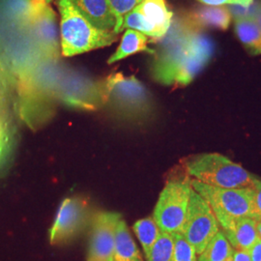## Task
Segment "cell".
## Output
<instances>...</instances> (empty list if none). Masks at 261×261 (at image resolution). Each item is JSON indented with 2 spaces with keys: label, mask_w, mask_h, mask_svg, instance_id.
I'll list each match as a JSON object with an SVG mask.
<instances>
[{
  "label": "cell",
  "mask_w": 261,
  "mask_h": 261,
  "mask_svg": "<svg viewBox=\"0 0 261 261\" xmlns=\"http://www.w3.org/2000/svg\"><path fill=\"white\" fill-rule=\"evenodd\" d=\"M56 62L47 60L46 64L29 67L19 74L16 111L32 130L41 129L54 115L56 86L63 72Z\"/></svg>",
  "instance_id": "1"
},
{
  "label": "cell",
  "mask_w": 261,
  "mask_h": 261,
  "mask_svg": "<svg viewBox=\"0 0 261 261\" xmlns=\"http://www.w3.org/2000/svg\"><path fill=\"white\" fill-rule=\"evenodd\" d=\"M103 82L106 93L103 108L118 120L129 124H142L153 116L152 97L136 76L115 73Z\"/></svg>",
  "instance_id": "2"
},
{
  "label": "cell",
  "mask_w": 261,
  "mask_h": 261,
  "mask_svg": "<svg viewBox=\"0 0 261 261\" xmlns=\"http://www.w3.org/2000/svg\"><path fill=\"white\" fill-rule=\"evenodd\" d=\"M60 13L61 55L66 57L109 47L117 41L113 31L93 27L75 9L71 0H57Z\"/></svg>",
  "instance_id": "3"
},
{
  "label": "cell",
  "mask_w": 261,
  "mask_h": 261,
  "mask_svg": "<svg viewBox=\"0 0 261 261\" xmlns=\"http://www.w3.org/2000/svg\"><path fill=\"white\" fill-rule=\"evenodd\" d=\"M187 174L208 186L224 189L252 188L256 179L241 165L219 153H200L184 159Z\"/></svg>",
  "instance_id": "4"
},
{
  "label": "cell",
  "mask_w": 261,
  "mask_h": 261,
  "mask_svg": "<svg viewBox=\"0 0 261 261\" xmlns=\"http://www.w3.org/2000/svg\"><path fill=\"white\" fill-rule=\"evenodd\" d=\"M192 191L191 177L181 166L178 167L168 178L154 209L153 219L161 231L181 233Z\"/></svg>",
  "instance_id": "5"
},
{
  "label": "cell",
  "mask_w": 261,
  "mask_h": 261,
  "mask_svg": "<svg viewBox=\"0 0 261 261\" xmlns=\"http://www.w3.org/2000/svg\"><path fill=\"white\" fill-rule=\"evenodd\" d=\"M191 184L196 193L202 196L211 207L221 230L231 227L242 218H252V188H216L192 178Z\"/></svg>",
  "instance_id": "6"
},
{
  "label": "cell",
  "mask_w": 261,
  "mask_h": 261,
  "mask_svg": "<svg viewBox=\"0 0 261 261\" xmlns=\"http://www.w3.org/2000/svg\"><path fill=\"white\" fill-rule=\"evenodd\" d=\"M56 95L57 102L82 111L100 110L106 102L103 81L94 82L75 72H62Z\"/></svg>",
  "instance_id": "7"
},
{
  "label": "cell",
  "mask_w": 261,
  "mask_h": 261,
  "mask_svg": "<svg viewBox=\"0 0 261 261\" xmlns=\"http://www.w3.org/2000/svg\"><path fill=\"white\" fill-rule=\"evenodd\" d=\"M94 215L88 200L83 196L67 197L59 207L49 230V243L59 246L71 242L91 225Z\"/></svg>",
  "instance_id": "8"
},
{
  "label": "cell",
  "mask_w": 261,
  "mask_h": 261,
  "mask_svg": "<svg viewBox=\"0 0 261 261\" xmlns=\"http://www.w3.org/2000/svg\"><path fill=\"white\" fill-rule=\"evenodd\" d=\"M220 230L211 207L193 189L185 223L180 234L195 248L196 255H199Z\"/></svg>",
  "instance_id": "9"
},
{
  "label": "cell",
  "mask_w": 261,
  "mask_h": 261,
  "mask_svg": "<svg viewBox=\"0 0 261 261\" xmlns=\"http://www.w3.org/2000/svg\"><path fill=\"white\" fill-rule=\"evenodd\" d=\"M159 53L151 68L155 81L165 85H175L178 75L185 65L193 30L176 29Z\"/></svg>",
  "instance_id": "10"
},
{
  "label": "cell",
  "mask_w": 261,
  "mask_h": 261,
  "mask_svg": "<svg viewBox=\"0 0 261 261\" xmlns=\"http://www.w3.org/2000/svg\"><path fill=\"white\" fill-rule=\"evenodd\" d=\"M31 31L43 58L58 61L61 54L60 39L55 11L49 5L31 8L27 25Z\"/></svg>",
  "instance_id": "11"
},
{
  "label": "cell",
  "mask_w": 261,
  "mask_h": 261,
  "mask_svg": "<svg viewBox=\"0 0 261 261\" xmlns=\"http://www.w3.org/2000/svg\"><path fill=\"white\" fill-rule=\"evenodd\" d=\"M121 215L101 211L95 213L90 225L86 261H113L115 228Z\"/></svg>",
  "instance_id": "12"
},
{
  "label": "cell",
  "mask_w": 261,
  "mask_h": 261,
  "mask_svg": "<svg viewBox=\"0 0 261 261\" xmlns=\"http://www.w3.org/2000/svg\"><path fill=\"white\" fill-rule=\"evenodd\" d=\"M214 54V44L210 38L193 31L190 39L189 56L186 63L178 75L175 85L186 86L207 65Z\"/></svg>",
  "instance_id": "13"
},
{
  "label": "cell",
  "mask_w": 261,
  "mask_h": 261,
  "mask_svg": "<svg viewBox=\"0 0 261 261\" xmlns=\"http://www.w3.org/2000/svg\"><path fill=\"white\" fill-rule=\"evenodd\" d=\"M71 2L95 28L107 31L114 30L116 21L108 0H71Z\"/></svg>",
  "instance_id": "14"
},
{
  "label": "cell",
  "mask_w": 261,
  "mask_h": 261,
  "mask_svg": "<svg viewBox=\"0 0 261 261\" xmlns=\"http://www.w3.org/2000/svg\"><path fill=\"white\" fill-rule=\"evenodd\" d=\"M139 7L144 19L155 28L159 39L165 38L171 27L173 17L166 0H143Z\"/></svg>",
  "instance_id": "15"
},
{
  "label": "cell",
  "mask_w": 261,
  "mask_h": 261,
  "mask_svg": "<svg viewBox=\"0 0 261 261\" xmlns=\"http://www.w3.org/2000/svg\"><path fill=\"white\" fill-rule=\"evenodd\" d=\"M222 232L233 250L239 251L250 252L251 248L258 239L256 233V221L250 217L240 219L231 227L222 230Z\"/></svg>",
  "instance_id": "16"
},
{
  "label": "cell",
  "mask_w": 261,
  "mask_h": 261,
  "mask_svg": "<svg viewBox=\"0 0 261 261\" xmlns=\"http://www.w3.org/2000/svg\"><path fill=\"white\" fill-rule=\"evenodd\" d=\"M190 19L192 24L198 28L226 30L231 21V13L223 6H204L192 12Z\"/></svg>",
  "instance_id": "17"
},
{
  "label": "cell",
  "mask_w": 261,
  "mask_h": 261,
  "mask_svg": "<svg viewBox=\"0 0 261 261\" xmlns=\"http://www.w3.org/2000/svg\"><path fill=\"white\" fill-rule=\"evenodd\" d=\"M150 39L148 36L140 33L139 31L127 29L122 36L121 42L119 47H117L116 51L112 55L108 63L112 64L115 62H118L122 59L128 57V56L136 55L138 53H149L151 55H155V50L148 47V43Z\"/></svg>",
  "instance_id": "18"
},
{
  "label": "cell",
  "mask_w": 261,
  "mask_h": 261,
  "mask_svg": "<svg viewBox=\"0 0 261 261\" xmlns=\"http://www.w3.org/2000/svg\"><path fill=\"white\" fill-rule=\"evenodd\" d=\"M113 261H144L130 235L128 225L122 218L115 228Z\"/></svg>",
  "instance_id": "19"
},
{
  "label": "cell",
  "mask_w": 261,
  "mask_h": 261,
  "mask_svg": "<svg viewBox=\"0 0 261 261\" xmlns=\"http://www.w3.org/2000/svg\"><path fill=\"white\" fill-rule=\"evenodd\" d=\"M235 33L252 55H261V30L252 16L236 18Z\"/></svg>",
  "instance_id": "20"
},
{
  "label": "cell",
  "mask_w": 261,
  "mask_h": 261,
  "mask_svg": "<svg viewBox=\"0 0 261 261\" xmlns=\"http://www.w3.org/2000/svg\"><path fill=\"white\" fill-rule=\"evenodd\" d=\"M233 252V248L227 241L222 230L206 246L204 251L197 255L196 261H225Z\"/></svg>",
  "instance_id": "21"
},
{
  "label": "cell",
  "mask_w": 261,
  "mask_h": 261,
  "mask_svg": "<svg viewBox=\"0 0 261 261\" xmlns=\"http://www.w3.org/2000/svg\"><path fill=\"white\" fill-rule=\"evenodd\" d=\"M133 228L142 247L145 258L147 259L152 247L158 239L161 230L153 217L144 218L138 221L134 224Z\"/></svg>",
  "instance_id": "22"
},
{
  "label": "cell",
  "mask_w": 261,
  "mask_h": 261,
  "mask_svg": "<svg viewBox=\"0 0 261 261\" xmlns=\"http://www.w3.org/2000/svg\"><path fill=\"white\" fill-rule=\"evenodd\" d=\"M0 11L12 22L27 25L31 11V0H0Z\"/></svg>",
  "instance_id": "23"
},
{
  "label": "cell",
  "mask_w": 261,
  "mask_h": 261,
  "mask_svg": "<svg viewBox=\"0 0 261 261\" xmlns=\"http://www.w3.org/2000/svg\"><path fill=\"white\" fill-rule=\"evenodd\" d=\"M133 29L139 31L140 33L146 35L153 39H159L158 34L155 28L146 21L143 15L140 12V7L137 6L134 10H132L129 14H127L123 20L121 32L123 30Z\"/></svg>",
  "instance_id": "24"
},
{
  "label": "cell",
  "mask_w": 261,
  "mask_h": 261,
  "mask_svg": "<svg viewBox=\"0 0 261 261\" xmlns=\"http://www.w3.org/2000/svg\"><path fill=\"white\" fill-rule=\"evenodd\" d=\"M173 246V236L161 231L146 261H171Z\"/></svg>",
  "instance_id": "25"
},
{
  "label": "cell",
  "mask_w": 261,
  "mask_h": 261,
  "mask_svg": "<svg viewBox=\"0 0 261 261\" xmlns=\"http://www.w3.org/2000/svg\"><path fill=\"white\" fill-rule=\"evenodd\" d=\"M108 1L116 21L113 32L118 35L121 32L122 24H123L125 16L129 14L132 10L139 6L143 0H108Z\"/></svg>",
  "instance_id": "26"
},
{
  "label": "cell",
  "mask_w": 261,
  "mask_h": 261,
  "mask_svg": "<svg viewBox=\"0 0 261 261\" xmlns=\"http://www.w3.org/2000/svg\"><path fill=\"white\" fill-rule=\"evenodd\" d=\"M173 253L171 261H196L195 248L181 234H173Z\"/></svg>",
  "instance_id": "27"
},
{
  "label": "cell",
  "mask_w": 261,
  "mask_h": 261,
  "mask_svg": "<svg viewBox=\"0 0 261 261\" xmlns=\"http://www.w3.org/2000/svg\"><path fill=\"white\" fill-rule=\"evenodd\" d=\"M252 190V219H261V179L257 178Z\"/></svg>",
  "instance_id": "28"
},
{
  "label": "cell",
  "mask_w": 261,
  "mask_h": 261,
  "mask_svg": "<svg viewBox=\"0 0 261 261\" xmlns=\"http://www.w3.org/2000/svg\"><path fill=\"white\" fill-rule=\"evenodd\" d=\"M226 261H251L250 252L233 250L231 256Z\"/></svg>",
  "instance_id": "29"
},
{
  "label": "cell",
  "mask_w": 261,
  "mask_h": 261,
  "mask_svg": "<svg viewBox=\"0 0 261 261\" xmlns=\"http://www.w3.org/2000/svg\"><path fill=\"white\" fill-rule=\"evenodd\" d=\"M251 261H261V239H257L250 250Z\"/></svg>",
  "instance_id": "30"
},
{
  "label": "cell",
  "mask_w": 261,
  "mask_h": 261,
  "mask_svg": "<svg viewBox=\"0 0 261 261\" xmlns=\"http://www.w3.org/2000/svg\"><path fill=\"white\" fill-rule=\"evenodd\" d=\"M207 6H223V5H235L234 0H197Z\"/></svg>",
  "instance_id": "31"
},
{
  "label": "cell",
  "mask_w": 261,
  "mask_h": 261,
  "mask_svg": "<svg viewBox=\"0 0 261 261\" xmlns=\"http://www.w3.org/2000/svg\"><path fill=\"white\" fill-rule=\"evenodd\" d=\"M252 16L253 17V19H255L256 23L258 24V27H259L261 30V1H259L255 5V8H254V11L252 12Z\"/></svg>",
  "instance_id": "32"
},
{
  "label": "cell",
  "mask_w": 261,
  "mask_h": 261,
  "mask_svg": "<svg viewBox=\"0 0 261 261\" xmlns=\"http://www.w3.org/2000/svg\"><path fill=\"white\" fill-rule=\"evenodd\" d=\"M53 0H31V8H39L42 6L49 5Z\"/></svg>",
  "instance_id": "33"
},
{
  "label": "cell",
  "mask_w": 261,
  "mask_h": 261,
  "mask_svg": "<svg viewBox=\"0 0 261 261\" xmlns=\"http://www.w3.org/2000/svg\"><path fill=\"white\" fill-rule=\"evenodd\" d=\"M235 5L241 6L243 8H249L253 2V0H234Z\"/></svg>",
  "instance_id": "34"
},
{
  "label": "cell",
  "mask_w": 261,
  "mask_h": 261,
  "mask_svg": "<svg viewBox=\"0 0 261 261\" xmlns=\"http://www.w3.org/2000/svg\"><path fill=\"white\" fill-rule=\"evenodd\" d=\"M256 233L258 238L261 239V219L256 221Z\"/></svg>",
  "instance_id": "35"
},
{
  "label": "cell",
  "mask_w": 261,
  "mask_h": 261,
  "mask_svg": "<svg viewBox=\"0 0 261 261\" xmlns=\"http://www.w3.org/2000/svg\"><path fill=\"white\" fill-rule=\"evenodd\" d=\"M225 261H226V260H225Z\"/></svg>",
  "instance_id": "36"
}]
</instances>
